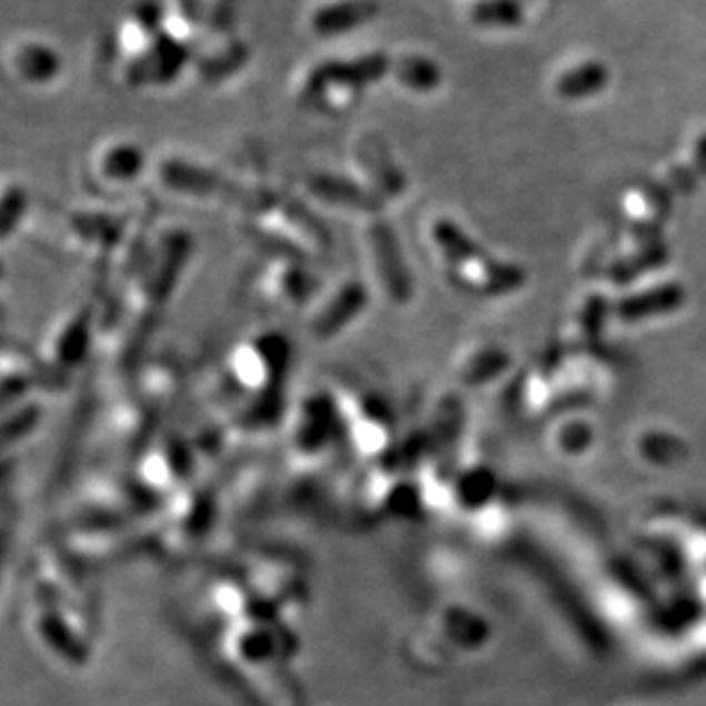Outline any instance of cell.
<instances>
[{
    "label": "cell",
    "mask_w": 706,
    "mask_h": 706,
    "mask_svg": "<svg viewBox=\"0 0 706 706\" xmlns=\"http://www.w3.org/2000/svg\"><path fill=\"white\" fill-rule=\"evenodd\" d=\"M606 86V71L599 64H587L580 69L569 71L560 83V92L567 97H583L591 95Z\"/></svg>",
    "instance_id": "obj_1"
},
{
    "label": "cell",
    "mask_w": 706,
    "mask_h": 706,
    "mask_svg": "<svg viewBox=\"0 0 706 706\" xmlns=\"http://www.w3.org/2000/svg\"><path fill=\"white\" fill-rule=\"evenodd\" d=\"M507 21V19H514V10L511 6H507L505 0H498V3H487V6H479V19L481 21Z\"/></svg>",
    "instance_id": "obj_2"
}]
</instances>
